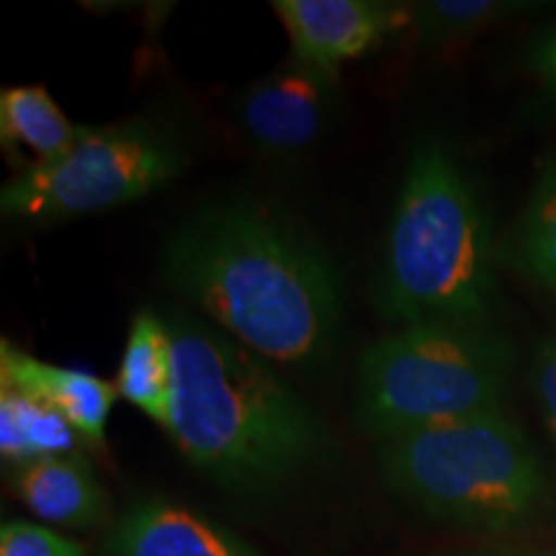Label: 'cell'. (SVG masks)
<instances>
[{"mask_svg":"<svg viewBox=\"0 0 556 556\" xmlns=\"http://www.w3.org/2000/svg\"><path fill=\"white\" fill-rule=\"evenodd\" d=\"M114 387L122 400L142 409L157 426H168L173 400V340L168 325L152 312H139L131 319Z\"/></svg>","mask_w":556,"mask_h":556,"instance_id":"4fadbf2b","label":"cell"},{"mask_svg":"<svg viewBox=\"0 0 556 556\" xmlns=\"http://www.w3.org/2000/svg\"><path fill=\"white\" fill-rule=\"evenodd\" d=\"M531 70L546 99L556 103V24L533 45Z\"/></svg>","mask_w":556,"mask_h":556,"instance_id":"d6986e66","label":"cell"},{"mask_svg":"<svg viewBox=\"0 0 556 556\" xmlns=\"http://www.w3.org/2000/svg\"><path fill=\"white\" fill-rule=\"evenodd\" d=\"M78 435L58 409L0 389V454L5 462L26 467L47 456L73 454Z\"/></svg>","mask_w":556,"mask_h":556,"instance_id":"5bb4252c","label":"cell"},{"mask_svg":"<svg viewBox=\"0 0 556 556\" xmlns=\"http://www.w3.org/2000/svg\"><path fill=\"white\" fill-rule=\"evenodd\" d=\"M163 276L270 364L315 368L336 345L343 319L338 268L278 208L235 201L193 214L165 245Z\"/></svg>","mask_w":556,"mask_h":556,"instance_id":"6da1fadb","label":"cell"},{"mask_svg":"<svg viewBox=\"0 0 556 556\" xmlns=\"http://www.w3.org/2000/svg\"><path fill=\"white\" fill-rule=\"evenodd\" d=\"M523 258L541 283L556 289V165L544 170L523 222Z\"/></svg>","mask_w":556,"mask_h":556,"instance_id":"2e32d148","label":"cell"},{"mask_svg":"<svg viewBox=\"0 0 556 556\" xmlns=\"http://www.w3.org/2000/svg\"><path fill=\"white\" fill-rule=\"evenodd\" d=\"M409 9H413L409 29L417 41L443 45V41L482 31L497 21L523 13L531 5L510 3V0H428V3L409 5Z\"/></svg>","mask_w":556,"mask_h":556,"instance_id":"9a60e30c","label":"cell"},{"mask_svg":"<svg viewBox=\"0 0 556 556\" xmlns=\"http://www.w3.org/2000/svg\"><path fill=\"white\" fill-rule=\"evenodd\" d=\"M536 389L541 405H544L546 420L556 438V343L544 340L536 356Z\"/></svg>","mask_w":556,"mask_h":556,"instance_id":"ac0fdd59","label":"cell"},{"mask_svg":"<svg viewBox=\"0 0 556 556\" xmlns=\"http://www.w3.org/2000/svg\"><path fill=\"white\" fill-rule=\"evenodd\" d=\"M492 302L482 208L454 157L420 142L389 227L379 309L389 323H484Z\"/></svg>","mask_w":556,"mask_h":556,"instance_id":"3957f363","label":"cell"},{"mask_svg":"<svg viewBox=\"0 0 556 556\" xmlns=\"http://www.w3.org/2000/svg\"><path fill=\"white\" fill-rule=\"evenodd\" d=\"M0 389L18 392L41 405L58 409L65 420L93 446L106 441V420L116 387L96 374L80 368H60L13 348L9 340L0 343Z\"/></svg>","mask_w":556,"mask_h":556,"instance_id":"9c48e42d","label":"cell"},{"mask_svg":"<svg viewBox=\"0 0 556 556\" xmlns=\"http://www.w3.org/2000/svg\"><path fill=\"white\" fill-rule=\"evenodd\" d=\"M274 11L289 34L294 62L330 75L413 18L409 5L374 0H278Z\"/></svg>","mask_w":556,"mask_h":556,"instance_id":"ba28073f","label":"cell"},{"mask_svg":"<svg viewBox=\"0 0 556 556\" xmlns=\"http://www.w3.org/2000/svg\"><path fill=\"white\" fill-rule=\"evenodd\" d=\"M381 469L409 503L464 526L518 523L544 497L539 458L503 409L381 441Z\"/></svg>","mask_w":556,"mask_h":556,"instance_id":"5b68a950","label":"cell"},{"mask_svg":"<svg viewBox=\"0 0 556 556\" xmlns=\"http://www.w3.org/2000/svg\"><path fill=\"white\" fill-rule=\"evenodd\" d=\"M168 430L193 467L232 490H266L325 456L323 420L276 366L199 319L173 315Z\"/></svg>","mask_w":556,"mask_h":556,"instance_id":"7a4b0ae2","label":"cell"},{"mask_svg":"<svg viewBox=\"0 0 556 556\" xmlns=\"http://www.w3.org/2000/svg\"><path fill=\"white\" fill-rule=\"evenodd\" d=\"M510 345L484 323H417L381 338L358 361L356 417L389 441L415 430L495 413Z\"/></svg>","mask_w":556,"mask_h":556,"instance_id":"277c9868","label":"cell"},{"mask_svg":"<svg viewBox=\"0 0 556 556\" xmlns=\"http://www.w3.org/2000/svg\"><path fill=\"white\" fill-rule=\"evenodd\" d=\"M41 86H13L0 93V144L18 173H29L65 155L80 137Z\"/></svg>","mask_w":556,"mask_h":556,"instance_id":"7c38bea8","label":"cell"},{"mask_svg":"<svg viewBox=\"0 0 556 556\" xmlns=\"http://www.w3.org/2000/svg\"><path fill=\"white\" fill-rule=\"evenodd\" d=\"M552 340H554V343H556V338H552Z\"/></svg>","mask_w":556,"mask_h":556,"instance_id":"ffe728a7","label":"cell"},{"mask_svg":"<svg viewBox=\"0 0 556 556\" xmlns=\"http://www.w3.org/2000/svg\"><path fill=\"white\" fill-rule=\"evenodd\" d=\"M184 165L176 144L142 122L80 129L65 155L0 189L9 217L62 219L106 212L148 197L176 178Z\"/></svg>","mask_w":556,"mask_h":556,"instance_id":"8992f818","label":"cell"},{"mask_svg":"<svg viewBox=\"0 0 556 556\" xmlns=\"http://www.w3.org/2000/svg\"><path fill=\"white\" fill-rule=\"evenodd\" d=\"M0 556H86V552L52 528L13 520L0 528Z\"/></svg>","mask_w":556,"mask_h":556,"instance_id":"e0dca14e","label":"cell"},{"mask_svg":"<svg viewBox=\"0 0 556 556\" xmlns=\"http://www.w3.org/2000/svg\"><path fill=\"white\" fill-rule=\"evenodd\" d=\"M111 556H255L232 533L186 507L144 500L124 513L109 539Z\"/></svg>","mask_w":556,"mask_h":556,"instance_id":"30bf717a","label":"cell"},{"mask_svg":"<svg viewBox=\"0 0 556 556\" xmlns=\"http://www.w3.org/2000/svg\"><path fill=\"white\" fill-rule=\"evenodd\" d=\"M336 109V75L291 62L242 90L238 122L261 150L291 155L312 148L325 135Z\"/></svg>","mask_w":556,"mask_h":556,"instance_id":"52a82bcc","label":"cell"},{"mask_svg":"<svg viewBox=\"0 0 556 556\" xmlns=\"http://www.w3.org/2000/svg\"><path fill=\"white\" fill-rule=\"evenodd\" d=\"M13 490L47 523L90 528L106 518V495L86 458L75 454L26 464L13 479Z\"/></svg>","mask_w":556,"mask_h":556,"instance_id":"8fae6325","label":"cell"}]
</instances>
